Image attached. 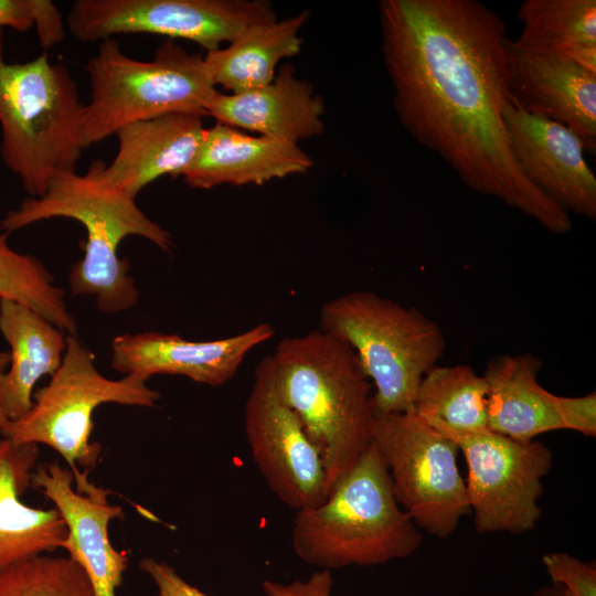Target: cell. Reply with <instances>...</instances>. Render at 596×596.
I'll return each instance as SVG.
<instances>
[{
	"label": "cell",
	"mask_w": 596,
	"mask_h": 596,
	"mask_svg": "<svg viewBox=\"0 0 596 596\" xmlns=\"http://www.w3.org/2000/svg\"><path fill=\"white\" fill-rule=\"evenodd\" d=\"M384 65L404 129L471 190L501 200L553 234L570 214L517 161L503 121L507 28L476 0H382Z\"/></svg>",
	"instance_id": "1"
},
{
	"label": "cell",
	"mask_w": 596,
	"mask_h": 596,
	"mask_svg": "<svg viewBox=\"0 0 596 596\" xmlns=\"http://www.w3.org/2000/svg\"><path fill=\"white\" fill-rule=\"evenodd\" d=\"M269 362L278 397L321 455L329 494L372 443L369 379L353 349L321 329L283 339Z\"/></svg>",
	"instance_id": "2"
},
{
	"label": "cell",
	"mask_w": 596,
	"mask_h": 596,
	"mask_svg": "<svg viewBox=\"0 0 596 596\" xmlns=\"http://www.w3.org/2000/svg\"><path fill=\"white\" fill-rule=\"evenodd\" d=\"M54 217L75 220L85 228L84 256L71 268L70 290L95 297L106 313L131 309L139 300L129 262L118 256L120 242L140 236L164 252L173 246L170 232L149 219L134 198L100 181L91 164L85 174L73 170L54 175L41 196L8 212L0 230L9 234Z\"/></svg>",
	"instance_id": "3"
},
{
	"label": "cell",
	"mask_w": 596,
	"mask_h": 596,
	"mask_svg": "<svg viewBox=\"0 0 596 596\" xmlns=\"http://www.w3.org/2000/svg\"><path fill=\"white\" fill-rule=\"evenodd\" d=\"M421 542V530L397 503L373 443L323 502L296 511L291 532L297 557L329 571L405 558Z\"/></svg>",
	"instance_id": "4"
},
{
	"label": "cell",
	"mask_w": 596,
	"mask_h": 596,
	"mask_svg": "<svg viewBox=\"0 0 596 596\" xmlns=\"http://www.w3.org/2000/svg\"><path fill=\"white\" fill-rule=\"evenodd\" d=\"M85 107L68 68L51 63L47 51L7 62L0 29V156L31 198L57 173L76 170Z\"/></svg>",
	"instance_id": "5"
},
{
	"label": "cell",
	"mask_w": 596,
	"mask_h": 596,
	"mask_svg": "<svg viewBox=\"0 0 596 596\" xmlns=\"http://www.w3.org/2000/svg\"><path fill=\"white\" fill-rule=\"evenodd\" d=\"M320 329L348 343L375 387L374 416L413 411L424 375L444 355L439 324L415 307L370 290L352 291L326 302Z\"/></svg>",
	"instance_id": "6"
},
{
	"label": "cell",
	"mask_w": 596,
	"mask_h": 596,
	"mask_svg": "<svg viewBox=\"0 0 596 596\" xmlns=\"http://www.w3.org/2000/svg\"><path fill=\"white\" fill-rule=\"evenodd\" d=\"M85 68L91 93L81 135L84 149L135 121L173 113L204 117L217 91L204 57L173 40L164 41L150 61H139L126 55L118 40L105 39Z\"/></svg>",
	"instance_id": "7"
},
{
	"label": "cell",
	"mask_w": 596,
	"mask_h": 596,
	"mask_svg": "<svg viewBox=\"0 0 596 596\" xmlns=\"http://www.w3.org/2000/svg\"><path fill=\"white\" fill-rule=\"evenodd\" d=\"M159 398L160 393L139 377L110 380L100 374L94 353L67 334L57 371L33 394L31 409L8 421L0 434L15 445L42 444L58 453L73 473L75 489L87 492L94 485L86 472L96 467L102 453L100 445L91 441L95 409L106 403L153 407Z\"/></svg>",
	"instance_id": "8"
},
{
	"label": "cell",
	"mask_w": 596,
	"mask_h": 596,
	"mask_svg": "<svg viewBox=\"0 0 596 596\" xmlns=\"http://www.w3.org/2000/svg\"><path fill=\"white\" fill-rule=\"evenodd\" d=\"M371 432L400 507L419 530L451 535L470 512L458 446L413 412L376 416Z\"/></svg>",
	"instance_id": "9"
},
{
	"label": "cell",
	"mask_w": 596,
	"mask_h": 596,
	"mask_svg": "<svg viewBox=\"0 0 596 596\" xmlns=\"http://www.w3.org/2000/svg\"><path fill=\"white\" fill-rule=\"evenodd\" d=\"M275 20L267 0H76L65 24L83 43L148 33L191 41L211 52L249 26Z\"/></svg>",
	"instance_id": "10"
},
{
	"label": "cell",
	"mask_w": 596,
	"mask_h": 596,
	"mask_svg": "<svg viewBox=\"0 0 596 596\" xmlns=\"http://www.w3.org/2000/svg\"><path fill=\"white\" fill-rule=\"evenodd\" d=\"M468 475L466 490L478 533L532 530L542 510V480L552 467V451L539 440H517L490 429L454 440Z\"/></svg>",
	"instance_id": "11"
},
{
	"label": "cell",
	"mask_w": 596,
	"mask_h": 596,
	"mask_svg": "<svg viewBox=\"0 0 596 596\" xmlns=\"http://www.w3.org/2000/svg\"><path fill=\"white\" fill-rule=\"evenodd\" d=\"M245 435L259 472L276 497L296 511L328 496L322 458L294 412L278 397L269 355L255 370L244 408Z\"/></svg>",
	"instance_id": "12"
},
{
	"label": "cell",
	"mask_w": 596,
	"mask_h": 596,
	"mask_svg": "<svg viewBox=\"0 0 596 596\" xmlns=\"http://www.w3.org/2000/svg\"><path fill=\"white\" fill-rule=\"evenodd\" d=\"M503 121L525 177L568 214L596 219V178L582 139L556 121L531 115L509 99Z\"/></svg>",
	"instance_id": "13"
},
{
	"label": "cell",
	"mask_w": 596,
	"mask_h": 596,
	"mask_svg": "<svg viewBox=\"0 0 596 596\" xmlns=\"http://www.w3.org/2000/svg\"><path fill=\"white\" fill-rule=\"evenodd\" d=\"M275 333L262 322L232 337L191 341L175 333H124L111 342V368L148 381L157 374L182 375L196 383L220 386L237 372L245 356Z\"/></svg>",
	"instance_id": "14"
},
{
	"label": "cell",
	"mask_w": 596,
	"mask_h": 596,
	"mask_svg": "<svg viewBox=\"0 0 596 596\" xmlns=\"http://www.w3.org/2000/svg\"><path fill=\"white\" fill-rule=\"evenodd\" d=\"M510 99L524 111L573 130L588 151L596 146V73L570 57L505 42Z\"/></svg>",
	"instance_id": "15"
},
{
	"label": "cell",
	"mask_w": 596,
	"mask_h": 596,
	"mask_svg": "<svg viewBox=\"0 0 596 596\" xmlns=\"http://www.w3.org/2000/svg\"><path fill=\"white\" fill-rule=\"evenodd\" d=\"M31 486L61 513L67 528L62 549L85 571L95 595L116 596L128 554L115 549L109 540L110 521L123 515L119 505L108 502L109 491L99 488L89 494L78 492L72 471L57 461L38 465Z\"/></svg>",
	"instance_id": "16"
},
{
	"label": "cell",
	"mask_w": 596,
	"mask_h": 596,
	"mask_svg": "<svg viewBox=\"0 0 596 596\" xmlns=\"http://www.w3.org/2000/svg\"><path fill=\"white\" fill-rule=\"evenodd\" d=\"M202 116L173 113L119 128L110 162L92 161L96 175L131 198L163 175L181 177L193 160L205 127Z\"/></svg>",
	"instance_id": "17"
},
{
	"label": "cell",
	"mask_w": 596,
	"mask_h": 596,
	"mask_svg": "<svg viewBox=\"0 0 596 596\" xmlns=\"http://www.w3.org/2000/svg\"><path fill=\"white\" fill-rule=\"evenodd\" d=\"M284 64L268 85L241 94L214 93L206 116L236 129L298 145L324 130V100L313 85Z\"/></svg>",
	"instance_id": "18"
},
{
	"label": "cell",
	"mask_w": 596,
	"mask_h": 596,
	"mask_svg": "<svg viewBox=\"0 0 596 596\" xmlns=\"http://www.w3.org/2000/svg\"><path fill=\"white\" fill-rule=\"evenodd\" d=\"M312 159L296 143L251 136L216 123L205 128L200 147L182 173L194 189L219 185H260L274 179L306 173Z\"/></svg>",
	"instance_id": "19"
},
{
	"label": "cell",
	"mask_w": 596,
	"mask_h": 596,
	"mask_svg": "<svg viewBox=\"0 0 596 596\" xmlns=\"http://www.w3.org/2000/svg\"><path fill=\"white\" fill-rule=\"evenodd\" d=\"M38 458L39 445L0 439V571L54 552L66 539L67 528L55 507L35 508L22 500Z\"/></svg>",
	"instance_id": "20"
},
{
	"label": "cell",
	"mask_w": 596,
	"mask_h": 596,
	"mask_svg": "<svg viewBox=\"0 0 596 596\" xmlns=\"http://www.w3.org/2000/svg\"><path fill=\"white\" fill-rule=\"evenodd\" d=\"M0 332L10 345V364L0 376V407L15 421L31 409L36 382L60 368L66 337L40 312L10 299H0Z\"/></svg>",
	"instance_id": "21"
},
{
	"label": "cell",
	"mask_w": 596,
	"mask_h": 596,
	"mask_svg": "<svg viewBox=\"0 0 596 596\" xmlns=\"http://www.w3.org/2000/svg\"><path fill=\"white\" fill-rule=\"evenodd\" d=\"M542 360L532 353L490 359L482 374L487 384L488 429L528 441L564 429L555 394L538 382Z\"/></svg>",
	"instance_id": "22"
},
{
	"label": "cell",
	"mask_w": 596,
	"mask_h": 596,
	"mask_svg": "<svg viewBox=\"0 0 596 596\" xmlns=\"http://www.w3.org/2000/svg\"><path fill=\"white\" fill-rule=\"evenodd\" d=\"M308 9L272 22L249 26L227 43L203 56L214 86L230 94L257 89L273 82L276 67L284 58L300 53V30L308 22Z\"/></svg>",
	"instance_id": "23"
},
{
	"label": "cell",
	"mask_w": 596,
	"mask_h": 596,
	"mask_svg": "<svg viewBox=\"0 0 596 596\" xmlns=\"http://www.w3.org/2000/svg\"><path fill=\"white\" fill-rule=\"evenodd\" d=\"M518 17L523 30L515 46L565 55L596 73L595 0H526Z\"/></svg>",
	"instance_id": "24"
},
{
	"label": "cell",
	"mask_w": 596,
	"mask_h": 596,
	"mask_svg": "<svg viewBox=\"0 0 596 596\" xmlns=\"http://www.w3.org/2000/svg\"><path fill=\"white\" fill-rule=\"evenodd\" d=\"M412 412L453 441L488 429L486 381L470 365H436L422 379Z\"/></svg>",
	"instance_id": "25"
},
{
	"label": "cell",
	"mask_w": 596,
	"mask_h": 596,
	"mask_svg": "<svg viewBox=\"0 0 596 596\" xmlns=\"http://www.w3.org/2000/svg\"><path fill=\"white\" fill-rule=\"evenodd\" d=\"M0 299H10L36 310L63 332L76 334L64 290L56 286L40 259L14 251L8 233L0 230Z\"/></svg>",
	"instance_id": "26"
},
{
	"label": "cell",
	"mask_w": 596,
	"mask_h": 596,
	"mask_svg": "<svg viewBox=\"0 0 596 596\" xmlns=\"http://www.w3.org/2000/svg\"><path fill=\"white\" fill-rule=\"evenodd\" d=\"M0 596H96L78 563L40 554L0 571Z\"/></svg>",
	"instance_id": "27"
},
{
	"label": "cell",
	"mask_w": 596,
	"mask_h": 596,
	"mask_svg": "<svg viewBox=\"0 0 596 596\" xmlns=\"http://www.w3.org/2000/svg\"><path fill=\"white\" fill-rule=\"evenodd\" d=\"M3 26L19 32L35 28L44 51L60 43L66 32L63 15L51 0H0V29Z\"/></svg>",
	"instance_id": "28"
},
{
	"label": "cell",
	"mask_w": 596,
	"mask_h": 596,
	"mask_svg": "<svg viewBox=\"0 0 596 596\" xmlns=\"http://www.w3.org/2000/svg\"><path fill=\"white\" fill-rule=\"evenodd\" d=\"M543 566L552 584L560 585L566 596H596V564L565 552L544 554Z\"/></svg>",
	"instance_id": "29"
},
{
	"label": "cell",
	"mask_w": 596,
	"mask_h": 596,
	"mask_svg": "<svg viewBox=\"0 0 596 596\" xmlns=\"http://www.w3.org/2000/svg\"><path fill=\"white\" fill-rule=\"evenodd\" d=\"M555 403L564 429H571L588 437H595V392L575 397L555 395Z\"/></svg>",
	"instance_id": "30"
},
{
	"label": "cell",
	"mask_w": 596,
	"mask_h": 596,
	"mask_svg": "<svg viewBox=\"0 0 596 596\" xmlns=\"http://www.w3.org/2000/svg\"><path fill=\"white\" fill-rule=\"evenodd\" d=\"M140 568L152 579L158 596H209L188 583L166 562L147 557L140 562Z\"/></svg>",
	"instance_id": "31"
},
{
	"label": "cell",
	"mask_w": 596,
	"mask_h": 596,
	"mask_svg": "<svg viewBox=\"0 0 596 596\" xmlns=\"http://www.w3.org/2000/svg\"><path fill=\"white\" fill-rule=\"evenodd\" d=\"M332 585L331 571L321 570L306 581L284 584L266 579L262 583V589L266 596H331Z\"/></svg>",
	"instance_id": "32"
},
{
	"label": "cell",
	"mask_w": 596,
	"mask_h": 596,
	"mask_svg": "<svg viewBox=\"0 0 596 596\" xmlns=\"http://www.w3.org/2000/svg\"><path fill=\"white\" fill-rule=\"evenodd\" d=\"M10 364V352L0 350V376L8 370ZM9 419L0 407V432Z\"/></svg>",
	"instance_id": "33"
},
{
	"label": "cell",
	"mask_w": 596,
	"mask_h": 596,
	"mask_svg": "<svg viewBox=\"0 0 596 596\" xmlns=\"http://www.w3.org/2000/svg\"><path fill=\"white\" fill-rule=\"evenodd\" d=\"M532 596H566L563 588L557 584L544 586L536 589Z\"/></svg>",
	"instance_id": "34"
}]
</instances>
